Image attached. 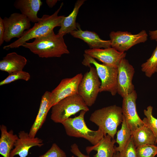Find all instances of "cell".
<instances>
[{
	"mask_svg": "<svg viewBox=\"0 0 157 157\" xmlns=\"http://www.w3.org/2000/svg\"><path fill=\"white\" fill-rule=\"evenodd\" d=\"M84 53L97 59L103 64L115 67H117L126 55L125 52H120L112 47L104 49H87L84 51Z\"/></svg>",
	"mask_w": 157,
	"mask_h": 157,
	"instance_id": "13",
	"label": "cell"
},
{
	"mask_svg": "<svg viewBox=\"0 0 157 157\" xmlns=\"http://www.w3.org/2000/svg\"><path fill=\"white\" fill-rule=\"evenodd\" d=\"M89 67L90 70L85 73L79 83L78 93L87 106L91 107L100 92L101 82L95 68L91 65Z\"/></svg>",
	"mask_w": 157,
	"mask_h": 157,
	"instance_id": "7",
	"label": "cell"
},
{
	"mask_svg": "<svg viewBox=\"0 0 157 157\" xmlns=\"http://www.w3.org/2000/svg\"><path fill=\"white\" fill-rule=\"evenodd\" d=\"M83 56L82 64L89 67L91 64H92L96 69L101 81L99 92H108L112 95H115L117 93V67L100 64L95 59L85 53Z\"/></svg>",
	"mask_w": 157,
	"mask_h": 157,
	"instance_id": "6",
	"label": "cell"
},
{
	"mask_svg": "<svg viewBox=\"0 0 157 157\" xmlns=\"http://www.w3.org/2000/svg\"><path fill=\"white\" fill-rule=\"evenodd\" d=\"M117 134L116 142L118 144L117 147L115 146L116 151L121 152L124 148L132 136V132L128 125L123 115V120L121 129Z\"/></svg>",
	"mask_w": 157,
	"mask_h": 157,
	"instance_id": "23",
	"label": "cell"
},
{
	"mask_svg": "<svg viewBox=\"0 0 157 157\" xmlns=\"http://www.w3.org/2000/svg\"><path fill=\"white\" fill-rule=\"evenodd\" d=\"M132 136L136 148L144 144H156V138L154 134L145 124L132 133Z\"/></svg>",
	"mask_w": 157,
	"mask_h": 157,
	"instance_id": "22",
	"label": "cell"
},
{
	"mask_svg": "<svg viewBox=\"0 0 157 157\" xmlns=\"http://www.w3.org/2000/svg\"><path fill=\"white\" fill-rule=\"evenodd\" d=\"M43 144L42 139L38 137L31 138L28 133L24 131H20L10 157H14L16 155L20 157H26L31 148L35 146L40 147Z\"/></svg>",
	"mask_w": 157,
	"mask_h": 157,
	"instance_id": "14",
	"label": "cell"
},
{
	"mask_svg": "<svg viewBox=\"0 0 157 157\" xmlns=\"http://www.w3.org/2000/svg\"><path fill=\"white\" fill-rule=\"evenodd\" d=\"M117 67V93L123 98L135 90L132 83L135 69L125 58L120 61Z\"/></svg>",
	"mask_w": 157,
	"mask_h": 157,
	"instance_id": "11",
	"label": "cell"
},
{
	"mask_svg": "<svg viewBox=\"0 0 157 157\" xmlns=\"http://www.w3.org/2000/svg\"><path fill=\"white\" fill-rule=\"evenodd\" d=\"M116 142L115 139L106 135L96 144L87 147L85 150L88 154L93 150L97 151V153L93 156L94 157H113L116 152L114 148Z\"/></svg>",
	"mask_w": 157,
	"mask_h": 157,
	"instance_id": "17",
	"label": "cell"
},
{
	"mask_svg": "<svg viewBox=\"0 0 157 157\" xmlns=\"http://www.w3.org/2000/svg\"><path fill=\"white\" fill-rule=\"evenodd\" d=\"M77 27V29L71 32L70 34L74 37L80 39L86 42L90 49H105L111 47L110 40L102 39L94 32L82 30L78 23Z\"/></svg>",
	"mask_w": 157,
	"mask_h": 157,
	"instance_id": "15",
	"label": "cell"
},
{
	"mask_svg": "<svg viewBox=\"0 0 157 157\" xmlns=\"http://www.w3.org/2000/svg\"><path fill=\"white\" fill-rule=\"evenodd\" d=\"M83 76L82 74L80 73L72 77L63 79L51 92V108L62 99L69 96L78 94V86Z\"/></svg>",
	"mask_w": 157,
	"mask_h": 157,
	"instance_id": "10",
	"label": "cell"
},
{
	"mask_svg": "<svg viewBox=\"0 0 157 157\" xmlns=\"http://www.w3.org/2000/svg\"><path fill=\"white\" fill-rule=\"evenodd\" d=\"M141 67L142 71L148 77L157 72V45L151 57L142 64Z\"/></svg>",
	"mask_w": 157,
	"mask_h": 157,
	"instance_id": "24",
	"label": "cell"
},
{
	"mask_svg": "<svg viewBox=\"0 0 157 157\" xmlns=\"http://www.w3.org/2000/svg\"><path fill=\"white\" fill-rule=\"evenodd\" d=\"M137 98L135 90L123 98L122 107L123 115L132 133L144 124L137 111L136 101Z\"/></svg>",
	"mask_w": 157,
	"mask_h": 157,
	"instance_id": "12",
	"label": "cell"
},
{
	"mask_svg": "<svg viewBox=\"0 0 157 157\" xmlns=\"http://www.w3.org/2000/svg\"><path fill=\"white\" fill-rule=\"evenodd\" d=\"M149 35L151 40L157 42V30L154 31H149Z\"/></svg>",
	"mask_w": 157,
	"mask_h": 157,
	"instance_id": "32",
	"label": "cell"
},
{
	"mask_svg": "<svg viewBox=\"0 0 157 157\" xmlns=\"http://www.w3.org/2000/svg\"><path fill=\"white\" fill-rule=\"evenodd\" d=\"M137 157H155L157 154V146L154 144L143 145L136 148Z\"/></svg>",
	"mask_w": 157,
	"mask_h": 157,
	"instance_id": "26",
	"label": "cell"
},
{
	"mask_svg": "<svg viewBox=\"0 0 157 157\" xmlns=\"http://www.w3.org/2000/svg\"><path fill=\"white\" fill-rule=\"evenodd\" d=\"M38 157H67L65 153L55 143L43 154Z\"/></svg>",
	"mask_w": 157,
	"mask_h": 157,
	"instance_id": "29",
	"label": "cell"
},
{
	"mask_svg": "<svg viewBox=\"0 0 157 157\" xmlns=\"http://www.w3.org/2000/svg\"><path fill=\"white\" fill-rule=\"evenodd\" d=\"M119 154L120 157H137L132 136L124 148L119 152Z\"/></svg>",
	"mask_w": 157,
	"mask_h": 157,
	"instance_id": "28",
	"label": "cell"
},
{
	"mask_svg": "<svg viewBox=\"0 0 157 157\" xmlns=\"http://www.w3.org/2000/svg\"><path fill=\"white\" fill-rule=\"evenodd\" d=\"M42 4L40 0H17L15 1L14 6L31 22L35 23L40 19L38 17L37 14Z\"/></svg>",
	"mask_w": 157,
	"mask_h": 157,
	"instance_id": "18",
	"label": "cell"
},
{
	"mask_svg": "<svg viewBox=\"0 0 157 157\" xmlns=\"http://www.w3.org/2000/svg\"><path fill=\"white\" fill-rule=\"evenodd\" d=\"M27 62V59L24 56L15 52L10 53L0 61V70L9 74L22 71Z\"/></svg>",
	"mask_w": 157,
	"mask_h": 157,
	"instance_id": "19",
	"label": "cell"
},
{
	"mask_svg": "<svg viewBox=\"0 0 157 157\" xmlns=\"http://www.w3.org/2000/svg\"><path fill=\"white\" fill-rule=\"evenodd\" d=\"M113 157H120L119 152L116 151L114 154Z\"/></svg>",
	"mask_w": 157,
	"mask_h": 157,
	"instance_id": "34",
	"label": "cell"
},
{
	"mask_svg": "<svg viewBox=\"0 0 157 157\" xmlns=\"http://www.w3.org/2000/svg\"><path fill=\"white\" fill-rule=\"evenodd\" d=\"M3 19L5 28L4 40L6 42H9L14 38H20L26 30L31 28L30 21L22 13H14Z\"/></svg>",
	"mask_w": 157,
	"mask_h": 157,
	"instance_id": "9",
	"label": "cell"
},
{
	"mask_svg": "<svg viewBox=\"0 0 157 157\" xmlns=\"http://www.w3.org/2000/svg\"><path fill=\"white\" fill-rule=\"evenodd\" d=\"M86 112L85 110H81L78 116L74 118H69L61 124L64 127L67 135L84 138L94 145L103 137L104 135L99 129L97 131H93L87 126L84 119Z\"/></svg>",
	"mask_w": 157,
	"mask_h": 157,
	"instance_id": "4",
	"label": "cell"
},
{
	"mask_svg": "<svg viewBox=\"0 0 157 157\" xmlns=\"http://www.w3.org/2000/svg\"><path fill=\"white\" fill-rule=\"evenodd\" d=\"M0 154L3 157H10L18 136L14 134L13 130L8 131L6 126L3 124L0 126Z\"/></svg>",
	"mask_w": 157,
	"mask_h": 157,
	"instance_id": "20",
	"label": "cell"
},
{
	"mask_svg": "<svg viewBox=\"0 0 157 157\" xmlns=\"http://www.w3.org/2000/svg\"><path fill=\"white\" fill-rule=\"evenodd\" d=\"M85 0H78L75 4L72 12L67 16L65 17L57 34L64 35L77 29L76 20L79 9Z\"/></svg>",
	"mask_w": 157,
	"mask_h": 157,
	"instance_id": "21",
	"label": "cell"
},
{
	"mask_svg": "<svg viewBox=\"0 0 157 157\" xmlns=\"http://www.w3.org/2000/svg\"><path fill=\"white\" fill-rule=\"evenodd\" d=\"M70 151L77 157H90L89 156L83 154L79 150L78 146L75 143L73 144L71 146Z\"/></svg>",
	"mask_w": 157,
	"mask_h": 157,
	"instance_id": "30",
	"label": "cell"
},
{
	"mask_svg": "<svg viewBox=\"0 0 157 157\" xmlns=\"http://www.w3.org/2000/svg\"><path fill=\"white\" fill-rule=\"evenodd\" d=\"M30 78V74L27 72L23 71L15 72L9 74L8 76L5 79L0 82V85L8 84L20 79L27 81Z\"/></svg>",
	"mask_w": 157,
	"mask_h": 157,
	"instance_id": "27",
	"label": "cell"
},
{
	"mask_svg": "<svg viewBox=\"0 0 157 157\" xmlns=\"http://www.w3.org/2000/svg\"><path fill=\"white\" fill-rule=\"evenodd\" d=\"M57 0H46V2L47 6L50 8H52L58 2Z\"/></svg>",
	"mask_w": 157,
	"mask_h": 157,
	"instance_id": "33",
	"label": "cell"
},
{
	"mask_svg": "<svg viewBox=\"0 0 157 157\" xmlns=\"http://www.w3.org/2000/svg\"><path fill=\"white\" fill-rule=\"evenodd\" d=\"M64 35L55 34L52 31L48 34L35 39L30 43L26 42L22 46L28 49L33 53L42 58L60 57L68 54Z\"/></svg>",
	"mask_w": 157,
	"mask_h": 157,
	"instance_id": "1",
	"label": "cell"
},
{
	"mask_svg": "<svg viewBox=\"0 0 157 157\" xmlns=\"http://www.w3.org/2000/svg\"><path fill=\"white\" fill-rule=\"evenodd\" d=\"M111 47L120 52H124L133 46L145 42L148 35L145 30L133 34L128 31H111L109 34Z\"/></svg>",
	"mask_w": 157,
	"mask_h": 157,
	"instance_id": "8",
	"label": "cell"
},
{
	"mask_svg": "<svg viewBox=\"0 0 157 157\" xmlns=\"http://www.w3.org/2000/svg\"><path fill=\"white\" fill-rule=\"evenodd\" d=\"M63 4V3H62L59 8L53 14L43 15L31 28L25 31L21 38L10 44L4 46L3 49L8 50L18 48L31 39L43 36L53 31L55 27H60L65 16H59L58 14Z\"/></svg>",
	"mask_w": 157,
	"mask_h": 157,
	"instance_id": "2",
	"label": "cell"
},
{
	"mask_svg": "<svg viewBox=\"0 0 157 157\" xmlns=\"http://www.w3.org/2000/svg\"><path fill=\"white\" fill-rule=\"evenodd\" d=\"M51 92L46 91L42 97L38 114L28 133L29 136L34 138L45 122L47 114L51 108L50 101Z\"/></svg>",
	"mask_w": 157,
	"mask_h": 157,
	"instance_id": "16",
	"label": "cell"
},
{
	"mask_svg": "<svg viewBox=\"0 0 157 157\" xmlns=\"http://www.w3.org/2000/svg\"><path fill=\"white\" fill-rule=\"evenodd\" d=\"M70 157H74V156H72Z\"/></svg>",
	"mask_w": 157,
	"mask_h": 157,
	"instance_id": "35",
	"label": "cell"
},
{
	"mask_svg": "<svg viewBox=\"0 0 157 157\" xmlns=\"http://www.w3.org/2000/svg\"><path fill=\"white\" fill-rule=\"evenodd\" d=\"M5 28L3 19L0 17V45L1 46L4 41V37Z\"/></svg>",
	"mask_w": 157,
	"mask_h": 157,
	"instance_id": "31",
	"label": "cell"
},
{
	"mask_svg": "<svg viewBox=\"0 0 157 157\" xmlns=\"http://www.w3.org/2000/svg\"><path fill=\"white\" fill-rule=\"evenodd\" d=\"M51 119L56 123H62L73 115L89 108L78 94L70 96L60 101L51 108Z\"/></svg>",
	"mask_w": 157,
	"mask_h": 157,
	"instance_id": "5",
	"label": "cell"
},
{
	"mask_svg": "<svg viewBox=\"0 0 157 157\" xmlns=\"http://www.w3.org/2000/svg\"><path fill=\"white\" fill-rule=\"evenodd\" d=\"M153 107L149 106L147 109L144 110V113L146 116L142 121L144 124H146L151 130L154 134L156 138L155 144L157 143V119L153 115Z\"/></svg>",
	"mask_w": 157,
	"mask_h": 157,
	"instance_id": "25",
	"label": "cell"
},
{
	"mask_svg": "<svg viewBox=\"0 0 157 157\" xmlns=\"http://www.w3.org/2000/svg\"><path fill=\"white\" fill-rule=\"evenodd\" d=\"M90 120L99 126L104 136L108 135L114 139L123 120L122 108L114 105L97 109L92 113Z\"/></svg>",
	"mask_w": 157,
	"mask_h": 157,
	"instance_id": "3",
	"label": "cell"
}]
</instances>
